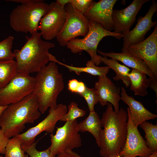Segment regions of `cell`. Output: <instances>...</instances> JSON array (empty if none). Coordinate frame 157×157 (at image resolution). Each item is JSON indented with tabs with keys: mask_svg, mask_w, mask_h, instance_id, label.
<instances>
[{
	"mask_svg": "<svg viewBox=\"0 0 157 157\" xmlns=\"http://www.w3.org/2000/svg\"><path fill=\"white\" fill-rule=\"evenodd\" d=\"M41 115L38 101L32 94L8 106L0 116V127L9 138L21 134L26 124L33 123Z\"/></svg>",
	"mask_w": 157,
	"mask_h": 157,
	"instance_id": "cell-2",
	"label": "cell"
},
{
	"mask_svg": "<svg viewBox=\"0 0 157 157\" xmlns=\"http://www.w3.org/2000/svg\"><path fill=\"white\" fill-rule=\"evenodd\" d=\"M127 111L128 117L127 136L119 155L123 157H148L154 152L147 146L145 140L141 135L138 127L133 124L128 107Z\"/></svg>",
	"mask_w": 157,
	"mask_h": 157,
	"instance_id": "cell-13",
	"label": "cell"
},
{
	"mask_svg": "<svg viewBox=\"0 0 157 157\" xmlns=\"http://www.w3.org/2000/svg\"><path fill=\"white\" fill-rule=\"evenodd\" d=\"M101 128V119L98 113L95 111L90 112L87 117L78 123L79 131H88L96 139L98 146L99 144V137Z\"/></svg>",
	"mask_w": 157,
	"mask_h": 157,
	"instance_id": "cell-22",
	"label": "cell"
},
{
	"mask_svg": "<svg viewBox=\"0 0 157 157\" xmlns=\"http://www.w3.org/2000/svg\"><path fill=\"white\" fill-rule=\"evenodd\" d=\"M0 157H3V156H2L0 155Z\"/></svg>",
	"mask_w": 157,
	"mask_h": 157,
	"instance_id": "cell-41",
	"label": "cell"
},
{
	"mask_svg": "<svg viewBox=\"0 0 157 157\" xmlns=\"http://www.w3.org/2000/svg\"><path fill=\"white\" fill-rule=\"evenodd\" d=\"M125 52L143 60L157 79V26L147 38L129 46Z\"/></svg>",
	"mask_w": 157,
	"mask_h": 157,
	"instance_id": "cell-12",
	"label": "cell"
},
{
	"mask_svg": "<svg viewBox=\"0 0 157 157\" xmlns=\"http://www.w3.org/2000/svg\"><path fill=\"white\" fill-rule=\"evenodd\" d=\"M138 157H140L139 156ZM148 157H157V151L154 152L151 155Z\"/></svg>",
	"mask_w": 157,
	"mask_h": 157,
	"instance_id": "cell-38",
	"label": "cell"
},
{
	"mask_svg": "<svg viewBox=\"0 0 157 157\" xmlns=\"http://www.w3.org/2000/svg\"><path fill=\"white\" fill-rule=\"evenodd\" d=\"M35 84V77L18 72L6 86L0 89V106L16 103L32 94Z\"/></svg>",
	"mask_w": 157,
	"mask_h": 157,
	"instance_id": "cell-8",
	"label": "cell"
},
{
	"mask_svg": "<svg viewBox=\"0 0 157 157\" xmlns=\"http://www.w3.org/2000/svg\"><path fill=\"white\" fill-rule=\"evenodd\" d=\"M129 76L130 89L135 95L144 96L148 94L147 89L153 81L151 78H148L145 73L133 69L130 72Z\"/></svg>",
	"mask_w": 157,
	"mask_h": 157,
	"instance_id": "cell-20",
	"label": "cell"
},
{
	"mask_svg": "<svg viewBox=\"0 0 157 157\" xmlns=\"http://www.w3.org/2000/svg\"><path fill=\"white\" fill-rule=\"evenodd\" d=\"M40 140L39 139L31 144H22V148L30 157H56L51 155L49 147L42 151H39L36 149V146Z\"/></svg>",
	"mask_w": 157,
	"mask_h": 157,
	"instance_id": "cell-29",
	"label": "cell"
},
{
	"mask_svg": "<svg viewBox=\"0 0 157 157\" xmlns=\"http://www.w3.org/2000/svg\"><path fill=\"white\" fill-rule=\"evenodd\" d=\"M99 98V102L102 106L107 105L108 103L113 106L116 113L119 110V101L121 100V88L116 85L107 76H98V80L95 83Z\"/></svg>",
	"mask_w": 157,
	"mask_h": 157,
	"instance_id": "cell-17",
	"label": "cell"
},
{
	"mask_svg": "<svg viewBox=\"0 0 157 157\" xmlns=\"http://www.w3.org/2000/svg\"><path fill=\"white\" fill-rule=\"evenodd\" d=\"M97 52L103 56L109 57L123 63L128 67L135 69L145 73L153 81H157L154 76L146 64L142 59L127 53L122 52H104L99 50Z\"/></svg>",
	"mask_w": 157,
	"mask_h": 157,
	"instance_id": "cell-19",
	"label": "cell"
},
{
	"mask_svg": "<svg viewBox=\"0 0 157 157\" xmlns=\"http://www.w3.org/2000/svg\"><path fill=\"white\" fill-rule=\"evenodd\" d=\"M50 61L64 66L67 68L70 72H74L78 75H79L82 72H85L94 76L103 77L107 76L110 70L108 66L98 67L95 65L91 60L87 62L86 66L81 67L73 66L64 63L57 60L52 54L50 57Z\"/></svg>",
	"mask_w": 157,
	"mask_h": 157,
	"instance_id": "cell-21",
	"label": "cell"
},
{
	"mask_svg": "<svg viewBox=\"0 0 157 157\" xmlns=\"http://www.w3.org/2000/svg\"><path fill=\"white\" fill-rule=\"evenodd\" d=\"M22 144L21 140L18 136L9 139L6 148L5 157H25Z\"/></svg>",
	"mask_w": 157,
	"mask_h": 157,
	"instance_id": "cell-26",
	"label": "cell"
},
{
	"mask_svg": "<svg viewBox=\"0 0 157 157\" xmlns=\"http://www.w3.org/2000/svg\"><path fill=\"white\" fill-rule=\"evenodd\" d=\"M25 157H28V154H26Z\"/></svg>",
	"mask_w": 157,
	"mask_h": 157,
	"instance_id": "cell-40",
	"label": "cell"
},
{
	"mask_svg": "<svg viewBox=\"0 0 157 157\" xmlns=\"http://www.w3.org/2000/svg\"><path fill=\"white\" fill-rule=\"evenodd\" d=\"M149 0H134L126 8L113 10L112 18L114 32L123 35L129 32L135 23L136 16L142 5Z\"/></svg>",
	"mask_w": 157,
	"mask_h": 157,
	"instance_id": "cell-15",
	"label": "cell"
},
{
	"mask_svg": "<svg viewBox=\"0 0 157 157\" xmlns=\"http://www.w3.org/2000/svg\"><path fill=\"white\" fill-rule=\"evenodd\" d=\"M9 138L2 131L0 127V154H4L6 145Z\"/></svg>",
	"mask_w": 157,
	"mask_h": 157,
	"instance_id": "cell-33",
	"label": "cell"
},
{
	"mask_svg": "<svg viewBox=\"0 0 157 157\" xmlns=\"http://www.w3.org/2000/svg\"><path fill=\"white\" fill-rule=\"evenodd\" d=\"M67 111V106L63 104L50 108L48 115L43 120L35 126L17 135L21 140L22 144L28 145L32 144L35 142L36 137L43 131L52 133L57 123Z\"/></svg>",
	"mask_w": 157,
	"mask_h": 157,
	"instance_id": "cell-11",
	"label": "cell"
},
{
	"mask_svg": "<svg viewBox=\"0 0 157 157\" xmlns=\"http://www.w3.org/2000/svg\"><path fill=\"white\" fill-rule=\"evenodd\" d=\"M17 73L15 60H0V89L6 86Z\"/></svg>",
	"mask_w": 157,
	"mask_h": 157,
	"instance_id": "cell-24",
	"label": "cell"
},
{
	"mask_svg": "<svg viewBox=\"0 0 157 157\" xmlns=\"http://www.w3.org/2000/svg\"><path fill=\"white\" fill-rule=\"evenodd\" d=\"M88 26V32L85 36L82 38L72 39L67 43L66 46L74 53L86 51L90 56L91 60L98 66L102 63L97 53V47L101 40L109 36L120 39L124 35L106 30L92 20H89Z\"/></svg>",
	"mask_w": 157,
	"mask_h": 157,
	"instance_id": "cell-6",
	"label": "cell"
},
{
	"mask_svg": "<svg viewBox=\"0 0 157 157\" xmlns=\"http://www.w3.org/2000/svg\"><path fill=\"white\" fill-rule=\"evenodd\" d=\"M95 2L92 0H71L70 3L76 10L85 15L89 11Z\"/></svg>",
	"mask_w": 157,
	"mask_h": 157,
	"instance_id": "cell-31",
	"label": "cell"
},
{
	"mask_svg": "<svg viewBox=\"0 0 157 157\" xmlns=\"http://www.w3.org/2000/svg\"><path fill=\"white\" fill-rule=\"evenodd\" d=\"M120 99L129 106L132 122L136 127L147 120L154 119L157 115L147 110L141 102L129 96L123 87L121 88Z\"/></svg>",
	"mask_w": 157,
	"mask_h": 157,
	"instance_id": "cell-18",
	"label": "cell"
},
{
	"mask_svg": "<svg viewBox=\"0 0 157 157\" xmlns=\"http://www.w3.org/2000/svg\"><path fill=\"white\" fill-rule=\"evenodd\" d=\"M32 94L37 99L39 110L44 113L49 108L56 106L58 97L64 88L63 78L56 63L50 61L37 73Z\"/></svg>",
	"mask_w": 157,
	"mask_h": 157,
	"instance_id": "cell-4",
	"label": "cell"
},
{
	"mask_svg": "<svg viewBox=\"0 0 157 157\" xmlns=\"http://www.w3.org/2000/svg\"><path fill=\"white\" fill-rule=\"evenodd\" d=\"M50 5V9L40 20L38 29L41 37L47 40L56 38L63 28L67 17L65 7L56 1Z\"/></svg>",
	"mask_w": 157,
	"mask_h": 157,
	"instance_id": "cell-10",
	"label": "cell"
},
{
	"mask_svg": "<svg viewBox=\"0 0 157 157\" xmlns=\"http://www.w3.org/2000/svg\"><path fill=\"white\" fill-rule=\"evenodd\" d=\"M41 0H35L17 6L11 12L9 23L12 28L18 32L33 34L38 31L40 20L49 11V4Z\"/></svg>",
	"mask_w": 157,
	"mask_h": 157,
	"instance_id": "cell-5",
	"label": "cell"
},
{
	"mask_svg": "<svg viewBox=\"0 0 157 157\" xmlns=\"http://www.w3.org/2000/svg\"><path fill=\"white\" fill-rule=\"evenodd\" d=\"M38 31L26 35V42L20 49L13 52L18 73L29 74L38 72L50 61L49 50L54 47L53 43L41 39Z\"/></svg>",
	"mask_w": 157,
	"mask_h": 157,
	"instance_id": "cell-3",
	"label": "cell"
},
{
	"mask_svg": "<svg viewBox=\"0 0 157 157\" xmlns=\"http://www.w3.org/2000/svg\"><path fill=\"white\" fill-rule=\"evenodd\" d=\"M77 154L72 151L64 152L58 154L56 157H78Z\"/></svg>",
	"mask_w": 157,
	"mask_h": 157,
	"instance_id": "cell-34",
	"label": "cell"
},
{
	"mask_svg": "<svg viewBox=\"0 0 157 157\" xmlns=\"http://www.w3.org/2000/svg\"><path fill=\"white\" fill-rule=\"evenodd\" d=\"M86 87L83 82L76 79L69 80L68 83V90L72 93H77L79 95L85 91Z\"/></svg>",
	"mask_w": 157,
	"mask_h": 157,
	"instance_id": "cell-32",
	"label": "cell"
},
{
	"mask_svg": "<svg viewBox=\"0 0 157 157\" xmlns=\"http://www.w3.org/2000/svg\"><path fill=\"white\" fill-rule=\"evenodd\" d=\"M86 101L90 112L94 111V106L99 102V98L96 89L86 87L85 91L80 95Z\"/></svg>",
	"mask_w": 157,
	"mask_h": 157,
	"instance_id": "cell-30",
	"label": "cell"
},
{
	"mask_svg": "<svg viewBox=\"0 0 157 157\" xmlns=\"http://www.w3.org/2000/svg\"><path fill=\"white\" fill-rule=\"evenodd\" d=\"M77 119L66 122L62 126L57 127L56 134L50 135L51 154L56 156L64 152L72 151L81 147L82 140L79 133Z\"/></svg>",
	"mask_w": 157,
	"mask_h": 157,
	"instance_id": "cell-7",
	"label": "cell"
},
{
	"mask_svg": "<svg viewBox=\"0 0 157 157\" xmlns=\"http://www.w3.org/2000/svg\"><path fill=\"white\" fill-rule=\"evenodd\" d=\"M149 87L156 92L157 97V82L152 81Z\"/></svg>",
	"mask_w": 157,
	"mask_h": 157,
	"instance_id": "cell-36",
	"label": "cell"
},
{
	"mask_svg": "<svg viewBox=\"0 0 157 157\" xmlns=\"http://www.w3.org/2000/svg\"><path fill=\"white\" fill-rule=\"evenodd\" d=\"M102 63L106 65L110 69L113 70L116 73L113 77L115 81H122L126 88H128L130 84L129 74L130 72L129 68L126 66L119 63L118 61L113 59H108L107 57L98 55Z\"/></svg>",
	"mask_w": 157,
	"mask_h": 157,
	"instance_id": "cell-23",
	"label": "cell"
},
{
	"mask_svg": "<svg viewBox=\"0 0 157 157\" xmlns=\"http://www.w3.org/2000/svg\"><path fill=\"white\" fill-rule=\"evenodd\" d=\"M65 8L67 17L63 27L56 37L59 45L66 46L70 40L79 36H85L89 30V20L76 10L71 3Z\"/></svg>",
	"mask_w": 157,
	"mask_h": 157,
	"instance_id": "cell-9",
	"label": "cell"
},
{
	"mask_svg": "<svg viewBox=\"0 0 157 157\" xmlns=\"http://www.w3.org/2000/svg\"><path fill=\"white\" fill-rule=\"evenodd\" d=\"M8 106H0V116L3 111L7 108Z\"/></svg>",
	"mask_w": 157,
	"mask_h": 157,
	"instance_id": "cell-37",
	"label": "cell"
},
{
	"mask_svg": "<svg viewBox=\"0 0 157 157\" xmlns=\"http://www.w3.org/2000/svg\"><path fill=\"white\" fill-rule=\"evenodd\" d=\"M101 121L102 127L99 137V154L102 157H115L125 144L127 131L128 114L123 108L115 112L112 105L108 103Z\"/></svg>",
	"mask_w": 157,
	"mask_h": 157,
	"instance_id": "cell-1",
	"label": "cell"
},
{
	"mask_svg": "<svg viewBox=\"0 0 157 157\" xmlns=\"http://www.w3.org/2000/svg\"><path fill=\"white\" fill-rule=\"evenodd\" d=\"M117 0H100L95 2L89 11L84 15L104 29L111 31L114 30L112 18L113 7Z\"/></svg>",
	"mask_w": 157,
	"mask_h": 157,
	"instance_id": "cell-16",
	"label": "cell"
},
{
	"mask_svg": "<svg viewBox=\"0 0 157 157\" xmlns=\"http://www.w3.org/2000/svg\"><path fill=\"white\" fill-rule=\"evenodd\" d=\"M139 126L145 132L147 146L153 152L157 151V124L146 121Z\"/></svg>",
	"mask_w": 157,
	"mask_h": 157,
	"instance_id": "cell-25",
	"label": "cell"
},
{
	"mask_svg": "<svg viewBox=\"0 0 157 157\" xmlns=\"http://www.w3.org/2000/svg\"><path fill=\"white\" fill-rule=\"evenodd\" d=\"M14 40L13 36H10L0 42V60H14L12 51Z\"/></svg>",
	"mask_w": 157,
	"mask_h": 157,
	"instance_id": "cell-27",
	"label": "cell"
},
{
	"mask_svg": "<svg viewBox=\"0 0 157 157\" xmlns=\"http://www.w3.org/2000/svg\"><path fill=\"white\" fill-rule=\"evenodd\" d=\"M77 154V155L78 156V157H83L81 156H80L79 155H78V154ZM123 157L122 156H120L119 155L118 156H116V157Z\"/></svg>",
	"mask_w": 157,
	"mask_h": 157,
	"instance_id": "cell-39",
	"label": "cell"
},
{
	"mask_svg": "<svg viewBox=\"0 0 157 157\" xmlns=\"http://www.w3.org/2000/svg\"><path fill=\"white\" fill-rule=\"evenodd\" d=\"M157 10V3L153 0L146 15L143 17H139L134 28L124 35L122 51L129 46L138 44L143 41L147 33L152 27L157 26L156 21H152L153 16Z\"/></svg>",
	"mask_w": 157,
	"mask_h": 157,
	"instance_id": "cell-14",
	"label": "cell"
},
{
	"mask_svg": "<svg viewBox=\"0 0 157 157\" xmlns=\"http://www.w3.org/2000/svg\"><path fill=\"white\" fill-rule=\"evenodd\" d=\"M68 111L62 117L60 121L71 122L79 117L84 116L86 111L78 107V104L74 101L71 102L67 107Z\"/></svg>",
	"mask_w": 157,
	"mask_h": 157,
	"instance_id": "cell-28",
	"label": "cell"
},
{
	"mask_svg": "<svg viewBox=\"0 0 157 157\" xmlns=\"http://www.w3.org/2000/svg\"><path fill=\"white\" fill-rule=\"evenodd\" d=\"M56 1L60 6L65 7L66 4L71 3V0H56Z\"/></svg>",
	"mask_w": 157,
	"mask_h": 157,
	"instance_id": "cell-35",
	"label": "cell"
}]
</instances>
